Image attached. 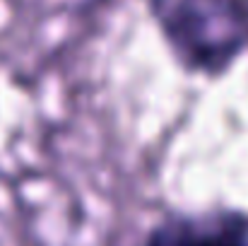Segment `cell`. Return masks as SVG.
Returning <instances> with one entry per match:
<instances>
[{"mask_svg":"<svg viewBox=\"0 0 248 246\" xmlns=\"http://www.w3.org/2000/svg\"><path fill=\"white\" fill-rule=\"evenodd\" d=\"M166 41L190 70L219 75L248 41L244 0H152Z\"/></svg>","mask_w":248,"mask_h":246,"instance_id":"6da1fadb","label":"cell"},{"mask_svg":"<svg viewBox=\"0 0 248 246\" xmlns=\"http://www.w3.org/2000/svg\"><path fill=\"white\" fill-rule=\"evenodd\" d=\"M145 246H248V222L241 215L169 217L150 232Z\"/></svg>","mask_w":248,"mask_h":246,"instance_id":"7a4b0ae2","label":"cell"}]
</instances>
